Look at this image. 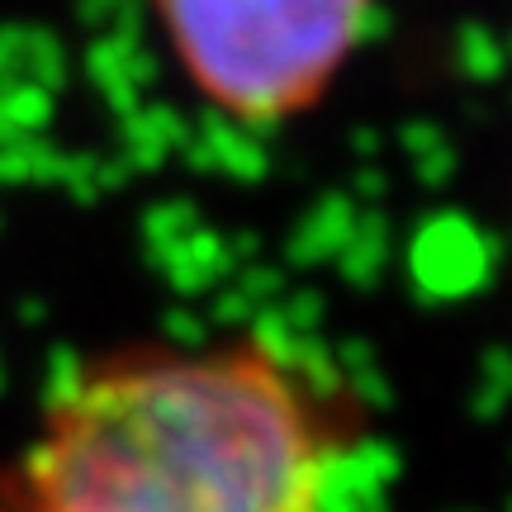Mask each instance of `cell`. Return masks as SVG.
Masks as SVG:
<instances>
[{"label": "cell", "mask_w": 512, "mask_h": 512, "mask_svg": "<svg viewBox=\"0 0 512 512\" xmlns=\"http://www.w3.org/2000/svg\"><path fill=\"white\" fill-rule=\"evenodd\" d=\"M356 408L275 337L143 342L67 366L0 460V512H342Z\"/></svg>", "instance_id": "obj_1"}, {"label": "cell", "mask_w": 512, "mask_h": 512, "mask_svg": "<svg viewBox=\"0 0 512 512\" xmlns=\"http://www.w3.org/2000/svg\"><path fill=\"white\" fill-rule=\"evenodd\" d=\"M366 10L370 0H157L195 91L247 124L299 114L328 91Z\"/></svg>", "instance_id": "obj_2"}]
</instances>
